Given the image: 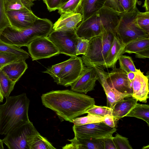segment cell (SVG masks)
<instances>
[{"label": "cell", "mask_w": 149, "mask_h": 149, "mask_svg": "<svg viewBox=\"0 0 149 149\" xmlns=\"http://www.w3.org/2000/svg\"><path fill=\"white\" fill-rule=\"evenodd\" d=\"M42 103L54 111L61 118L70 122L86 113L95 104L94 99L72 90L52 91L41 96Z\"/></svg>", "instance_id": "obj_1"}, {"label": "cell", "mask_w": 149, "mask_h": 149, "mask_svg": "<svg viewBox=\"0 0 149 149\" xmlns=\"http://www.w3.org/2000/svg\"><path fill=\"white\" fill-rule=\"evenodd\" d=\"M30 101L26 93L6 98L0 105V135H6L17 127L30 121L28 110Z\"/></svg>", "instance_id": "obj_2"}, {"label": "cell", "mask_w": 149, "mask_h": 149, "mask_svg": "<svg viewBox=\"0 0 149 149\" xmlns=\"http://www.w3.org/2000/svg\"><path fill=\"white\" fill-rule=\"evenodd\" d=\"M121 13L104 6L101 9L84 21L75 29L78 37L88 40L99 35L109 29H115Z\"/></svg>", "instance_id": "obj_3"}, {"label": "cell", "mask_w": 149, "mask_h": 149, "mask_svg": "<svg viewBox=\"0 0 149 149\" xmlns=\"http://www.w3.org/2000/svg\"><path fill=\"white\" fill-rule=\"evenodd\" d=\"M53 24L46 18L38 17L30 27L17 30L10 26L6 29L0 36V39L6 43L21 47L27 46L33 40L47 36L53 30Z\"/></svg>", "instance_id": "obj_4"}, {"label": "cell", "mask_w": 149, "mask_h": 149, "mask_svg": "<svg viewBox=\"0 0 149 149\" xmlns=\"http://www.w3.org/2000/svg\"><path fill=\"white\" fill-rule=\"evenodd\" d=\"M116 34L114 29H109L90 39L87 51L81 57L84 65L103 68Z\"/></svg>", "instance_id": "obj_5"}, {"label": "cell", "mask_w": 149, "mask_h": 149, "mask_svg": "<svg viewBox=\"0 0 149 149\" xmlns=\"http://www.w3.org/2000/svg\"><path fill=\"white\" fill-rule=\"evenodd\" d=\"M138 11L136 7L130 11L121 13L115 29L117 36L126 45L134 40L149 37V34L137 23L136 15Z\"/></svg>", "instance_id": "obj_6"}, {"label": "cell", "mask_w": 149, "mask_h": 149, "mask_svg": "<svg viewBox=\"0 0 149 149\" xmlns=\"http://www.w3.org/2000/svg\"><path fill=\"white\" fill-rule=\"evenodd\" d=\"M37 131L30 121L10 131L2 140L9 149H31L33 139Z\"/></svg>", "instance_id": "obj_7"}, {"label": "cell", "mask_w": 149, "mask_h": 149, "mask_svg": "<svg viewBox=\"0 0 149 149\" xmlns=\"http://www.w3.org/2000/svg\"><path fill=\"white\" fill-rule=\"evenodd\" d=\"M58 49L60 54L76 56V46L78 37L75 29L52 30L48 36Z\"/></svg>", "instance_id": "obj_8"}, {"label": "cell", "mask_w": 149, "mask_h": 149, "mask_svg": "<svg viewBox=\"0 0 149 149\" xmlns=\"http://www.w3.org/2000/svg\"><path fill=\"white\" fill-rule=\"evenodd\" d=\"M72 129L75 137L96 139L112 137L117 130L116 128L107 126L102 121L81 125L74 124Z\"/></svg>", "instance_id": "obj_9"}, {"label": "cell", "mask_w": 149, "mask_h": 149, "mask_svg": "<svg viewBox=\"0 0 149 149\" xmlns=\"http://www.w3.org/2000/svg\"><path fill=\"white\" fill-rule=\"evenodd\" d=\"M27 47L33 61L49 58L60 54L57 47L48 36L36 38Z\"/></svg>", "instance_id": "obj_10"}, {"label": "cell", "mask_w": 149, "mask_h": 149, "mask_svg": "<svg viewBox=\"0 0 149 149\" xmlns=\"http://www.w3.org/2000/svg\"><path fill=\"white\" fill-rule=\"evenodd\" d=\"M99 79L97 72L94 66L85 67L78 79L71 86V90L86 94L94 90L96 82Z\"/></svg>", "instance_id": "obj_11"}, {"label": "cell", "mask_w": 149, "mask_h": 149, "mask_svg": "<svg viewBox=\"0 0 149 149\" xmlns=\"http://www.w3.org/2000/svg\"><path fill=\"white\" fill-rule=\"evenodd\" d=\"M84 66L81 58L71 57L59 75L58 84L70 86L79 77Z\"/></svg>", "instance_id": "obj_12"}, {"label": "cell", "mask_w": 149, "mask_h": 149, "mask_svg": "<svg viewBox=\"0 0 149 149\" xmlns=\"http://www.w3.org/2000/svg\"><path fill=\"white\" fill-rule=\"evenodd\" d=\"M127 73L120 68L116 67L109 72H106L107 82L111 87L123 93L132 94V82L127 77Z\"/></svg>", "instance_id": "obj_13"}, {"label": "cell", "mask_w": 149, "mask_h": 149, "mask_svg": "<svg viewBox=\"0 0 149 149\" xmlns=\"http://www.w3.org/2000/svg\"><path fill=\"white\" fill-rule=\"evenodd\" d=\"M94 67L97 72L99 76L98 79L106 95L107 107L112 109L115 104L119 101L125 97L132 96V94L122 93L110 87L107 81L106 72L103 68L98 66Z\"/></svg>", "instance_id": "obj_14"}, {"label": "cell", "mask_w": 149, "mask_h": 149, "mask_svg": "<svg viewBox=\"0 0 149 149\" xmlns=\"http://www.w3.org/2000/svg\"><path fill=\"white\" fill-rule=\"evenodd\" d=\"M11 27L17 30L28 28L38 18L32 10H13L6 12Z\"/></svg>", "instance_id": "obj_15"}, {"label": "cell", "mask_w": 149, "mask_h": 149, "mask_svg": "<svg viewBox=\"0 0 149 149\" xmlns=\"http://www.w3.org/2000/svg\"><path fill=\"white\" fill-rule=\"evenodd\" d=\"M133 93L132 96L138 101L146 103L149 98L148 77L143 74L140 69L135 73L132 81Z\"/></svg>", "instance_id": "obj_16"}, {"label": "cell", "mask_w": 149, "mask_h": 149, "mask_svg": "<svg viewBox=\"0 0 149 149\" xmlns=\"http://www.w3.org/2000/svg\"><path fill=\"white\" fill-rule=\"evenodd\" d=\"M63 147V149H104V138H80L75 137Z\"/></svg>", "instance_id": "obj_17"}, {"label": "cell", "mask_w": 149, "mask_h": 149, "mask_svg": "<svg viewBox=\"0 0 149 149\" xmlns=\"http://www.w3.org/2000/svg\"><path fill=\"white\" fill-rule=\"evenodd\" d=\"M82 19V15L79 13L63 14L53 25V30L58 31L75 29Z\"/></svg>", "instance_id": "obj_18"}, {"label": "cell", "mask_w": 149, "mask_h": 149, "mask_svg": "<svg viewBox=\"0 0 149 149\" xmlns=\"http://www.w3.org/2000/svg\"><path fill=\"white\" fill-rule=\"evenodd\" d=\"M126 45L116 34L113 38L103 68H113L115 67L119 58L124 54V49Z\"/></svg>", "instance_id": "obj_19"}, {"label": "cell", "mask_w": 149, "mask_h": 149, "mask_svg": "<svg viewBox=\"0 0 149 149\" xmlns=\"http://www.w3.org/2000/svg\"><path fill=\"white\" fill-rule=\"evenodd\" d=\"M28 68L25 60L19 61L8 64L1 70L12 81L16 83Z\"/></svg>", "instance_id": "obj_20"}, {"label": "cell", "mask_w": 149, "mask_h": 149, "mask_svg": "<svg viewBox=\"0 0 149 149\" xmlns=\"http://www.w3.org/2000/svg\"><path fill=\"white\" fill-rule=\"evenodd\" d=\"M132 96L125 97L116 103L112 109V116L118 121L125 117L137 103Z\"/></svg>", "instance_id": "obj_21"}, {"label": "cell", "mask_w": 149, "mask_h": 149, "mask_svg": "<svg viewBox=\"0 0 149 149\" xmlns=\"http://www.w3.org/2000/svg\"><path fill=\"white\" fill-rule=\"evenodd\" d=\"M106 0H82L79 13L84 21L101 9Z\"/></svg>", "instance_id": "obj_22"}, {"label": "cell", "mask_w": 149, "mask_h": 149, "mask_svg": "<svg viewBox=\"0 0 149 149\" xmlns=\"http://www.w3.org/2000/svg\"><path fill=\"white\" fill-rule=\"evenodd\" d=\"M149 48V37L142 38L130 42L125 46L124 53L136 54Z\"/></svg>", "instance_id": "obj_23"}, {"label": "cell", "mask_w": 149, "mask_h": 149, "mask_svg": "<svg viewBox=\"0 0 149 149\" xmlns=\"http://www.w3.org/2000/svg\"><path fill=\"white\" fill-rule=\"evenodd\" d=\"M6 11L13 10H31L33 2L29 0H4Z\"/></svg>", "instance_id": "obj_24"}, {"label": "cell", "mask_w": 149, "mask_h": 149, "mask_svg": "<svg viewBox=\"0 0 149 149\" xmlns=\"http://www.w3.org/2000/svg\"><path fill=\"white\" fill-rule=\"evenodd\" d=\"M125 116L134 117L142 119L149 126V106L137 103Z\"/></svg>", "instance_id": "obj_25"}, {"label": "cell", "mask_w": 149, "mask_h": 149, "mask_svg": "<svg viewBox=\"0 0 149 149\" xmlns=\"http://www.w3.org/2000/svg\"><path fill=\"white\" fill-rule=\"evenodd\" d=\"M82 1V0H69L63 3L58 9V13L61 15L65 13H79Z\"/></svg>", "instance_id": "obj_26"}, {"label": "cell", "mask_w": 149, "mask_h": 149, "mask_svg": "<svg viewBox=\"0 0 149 149\" xmlns=\"http://www.w3.org/2000/svg\"><path fill=\"white\" fill-rule=\"evenodd\" d=\"M56 149L46 138L37 132L33 137L31 149Z\"/></svg>", "instance_id": "obj_27"}, {"label": "cell", "mask_w": 149, "mask_h": 149, "mask_svg": "<svg viewBox=\"0 0 149 149\" xmlns=\"http://www.w3.org/2000/svg\"><path fill=\"white\" fill-rule=\"evenodd\" d=\"M29 57L12 53L0 52V69L8 64L19 61L25 60Z\"/></svg>", "instance_id": "obj_28"}, {"label": "cell", "mask_w": 149, "mask_h": 149, "mask_svg": "<svg viewBox=\"0 0 149 149\" xmlns=\"http://www.w3.org/2000/svg\"><path fill=\"white\" fill-rule=\"evenodd\" d=\"M15 84L0 70V86L4 97L6 98L9 96Z\"/></svg>", "instance_id": "obj_29"}, {"label": "cell", "mask_w": 149, "mask_h": 149, "mask_svg": "<svg viewBox=\"0 0 149 149\" xmlns=\"http://www.w3.org/2000/svg\"><path fill=\"white\" fill-rule=\"evenodd\" d=\"M120 68L127 73L132 72H136V69L132 58L130 56L122 55L118 59Z\"/></svg>", "instance_id": "obj_30"}, {"label": "cell", "mask_w": 149, "mask_h": 149, "mask_svg": "<svg viewBox=\"0 0 149 149\" xmlns=\"http://www.w3.org/2000/svg\"><path fill=\"white\" fill-rule=\"evenodd\" d=\"M0 52L11 53L28 57L29 56V54L20 47L7 44L2 41L0 38Z\"/></svg>", "instance_id": "obj_31"}, {"label": "cell", "mask_w": 149, "mask_h": 149, "mask_svg": "<svg viewBox=\"0 0 149 149\" xmlns=\"http://www.w3.org/2000/svg\"><path fill=\"white\" fill-rule=\"evenodd\" d=\"M68 60L62 62L52 66L43 72L49 74L53 79L54 82L58 84V77L64 67L68 62Z\"/></svg>", "instance_id": "obj_32"}, {"label": "cell", "mask_w": 149, "mask_h": 149, "mask_svg": "<svg viewBox=\"0 0 149 149\" xmlns=\"http://www.w3.org/2000/svg\"><path fill=\"white\" fill-rule=\"evenodd\" d=\"M104 117L88 113L85 116L77 118L74 119L72 123L77 125H81L86 124L102 121Z\"/></svg>", "instance_id": "obj_33"}, {"label": "cell", "mask_w": 149, "mask_h": 149, "mask_svg": "<svg viewBox=\"0 0 149 149\" xmlns=\"http://www.w3.org/2000/svg\"><path fill=\"white\" fill-rule=\"evenodd\" d=\"M11 25L6 10L4 0H0V35L6 28Z\"/></svg>", "instance_id": "obj_34"}, {"label": "cell", "mask_w": 149, "mask_h": 149, "mask_svg": "<svg viewBox=\"0 0 149 149\" xmlns=\"http://www.w3.org/2000/svg\"><path fill=\"white\" fill-rule=\"evenodd\" d=\"M112 109L107 106H97L94 105L88 109L86 113L104 117L107 115L112 116Z\"/></svg>", "instance_id": "obj_35"}, {"label": "cell", "mask_w": 149, "mask_h": 149, "mask_svg": "<svg viewBox=\"0 0 149 149\" xmlns=\"http://www.w3.org/2000/svg\"><path fill=\"white\" fill-rule=\"evenodd\" d=\"M136 18L139 26L149 34V12H141L139 10Z\"/></svg>", "instance_id": "obj_36"}, {"label": "cell", "mask_w": 149, "mask_h": 149, "mask_svg": "<svg viewBox=\"0 0 149 149\" xmlns=\"http://www.w3.org/2000/svg\"><path fill=\"white\" fill-rule=\"evenodd\" d=\"M112 139L116 149H132L128 138L117 134Z\"/></svg>", "instance_id": "obj_37"}, {"label": "cell", "mask_w": 149, "mask_h": 149, "mask_svg": "<svg viewBox=\"0 0 149 149\" xmlns=\"http://www.w3.org/2000/svg\"><path fill=\"white\" fill-rule=\"evenodd\" d=\"M89 45V40L83 38L78 37L76 46V56L85 54Z\"/></svg>", "instance_id": "obj_38"}, {"label": "cell", "mask_w": 149, "mask_h": 149, "mask_svg": "<svg viewBox=\"0 0 149 149\" xmlns=\"http://www.w3.org/2000/svg\"><path fill=\"white\" fill-rule=\"evenodd\" d=\"M124 12H128L136 7L137 0H117Z\"/></svg>", "instance_id": "obj_39"}, {"label": "cell", "mask_w": 149, "mask_h": 149, "mask_svg": "<svg viewBox=\"0 0 149 149\" xmlns=\"http://www.w3.org/2000/svg\"><path fill=\"white\" fill-rule=\"evenodd\" d=\"M48 10L50 11L58 9L61 3V0H43Z\"/></svg>", "instance_id": "obj_40"}, {"label": "cell", "mask_w": 149, "mask_h": 149, "mask_svg": "<svg viewBox=\"0 0 149 149\" xmlns=\"http://www.w3.org/2000/svg\"><path fill=\"white\" fill-rule=\"evenodd\" d=\"M104 6L110 7L121 13L124 12L117 0H106Z\"/></svg>", "instance_id": "obj_41"}, {"label": "cell", "mask_w": 149, "mask_h": 149, "mask_svg": "<svg viewBox=\"0 0 149 149\" xmlns=\"http://www.w3.org/2000/svg\"><path fill=\"white\" fill-rule=\"evenodd\" d=\"M118 121L115 120L113 116L107 115L104 117L102 122L107 126L112 128H116Z\"/></svg>", "instance_id": "obj_42"}, {"label": "cell", "mask_w": 149, "mask_h": 149, "mask_svg": "<svg viewBox=\"0 0 149 149\" xmlns=\"http://www.w3.org/2000/svg\"><path fill=\"white\" fill-rule=\"evenodd\" d=\"M113 136L104 138V149H116L112 139Z\"/></svg>", "instance_id": "obj_43"}, {"label": "cell", "mask_w": 149, "mask_h": 149, "mask_svg": "<svg viewBox=\"0 0 149 149\" xmlns=\"http://www.w3.org/2000/svg\"><path fill=\"white\" fill-rule=\"evenodd\" d=\"M135 57L139 58L145 59L149 57V48L135 54Z\"/></svg>", "instance_id": "obj_44"}, {"label": "cell", "mask_w": 149, "mask_h": 149, "mask_svg": "<svg viewBox=\"0 0 149 149\" xmlns=\"http://www.w3.org/2000/svg\"><path fill=\"white\" fill-rule=\"evenodd\" d=\"M135 73L130 72L127 73V77L130 81L132 82L134 79L135 75Z\"/></svg>", "instance_id": "obj_45"}, {"label": "cell", "mask_w": 149, "mask_h": 149, "mask_svg": "<svg viewBox=\"0 0 149 149\" xmlns=\"http://www.w3.org/2000/svg\"><path fill=\"white\" fill-rule=\"evenodd\" d=\"M143 7L145 8L146 11L149 12V0H145Z\"/></svg>", "instance_id": "obj_46"}, {"label": "cell", "mask_w": 149, "mask_h": 149, "mask_svg": "<svg viewBox=\"0 0 149 149\" xmlns=\"http://www.w3.org/2000/svg\"><path fill=\"white\" fill-rule=\"evenodd\" d=\"M4 97L3 96L1 91L0 90V103L2 102L3 99Z\"/></svg>", "instance_id": "obj_47"}, {"label": "cell", "mask_w": 149, "mask_h": 149, "mask_svg": "<svg viewBox=\"0 0 149 149\" xmlns=\"http://www.w3.org/2000/svg\"><path fill=\"white\" fill-rule=\"evenodd\" d=\"M3 142L2 140L0 139V149H3Z\"/></svg>", "instance_id": "obj_48"}, {"label": "cell", "mask_w": 149, "mask_h": 149, "mask_svg": "<svg viewBox=\"0 0 149 149\" xmlns=\"http://www.w3.org/2000/svg\"><path fill=\"white\" fill-rule=\"evenodd\" d=\"M149 148V145H148L147 146H143L142 148V149H147Z\"/></svg>", "instance_id": "obj_49"}, {"label": "cell", "mask_w": 149, "mask_h": 149, "mask_svg": "<svg viewBox=\"0 0 149 149\" xmlns=\"http://www.w3.org/2000/svg\"><path fill=\"white\" fill-rule=\"evenodd\" d=\"M68 0H61V3H65Z\"/></svg>", "instance_id": "obj_50"}, {"label": "cell", "mask_w": 149, "mask_h": 149, "mask_svg": "<svg viewBox=\"0 0 149 149\" xmlns=\"http://www.w3.org/2000/svg\"><path fill=\"white\" fill-rule=\"evenodd\" d=\"M29 0V1H32L33 2V1H36V0Z\"/></svg>", "instance_id": "obj_51"}, {"label": "cell", "mask_w": 149, "mask_h": 149, "mask_svg": "<svg viewBox=\"0 0 149 149\" xmlns=\"http://www.w3.org/2000/svg\"><path fill=\"white\" fill-rule=\"evenodd\" d=\"M0 90L1 91V87H0ZM1 92H2V91H1Z\"/></svg>", "instance_id": "obj_52"}]
</instances>
